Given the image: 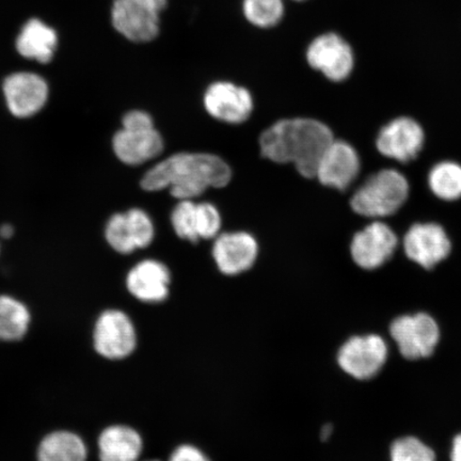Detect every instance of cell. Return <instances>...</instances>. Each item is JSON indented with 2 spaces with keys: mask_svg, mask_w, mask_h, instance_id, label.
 Returning a JSON list of instances; mask_svg holds the SVG:
<instances>
[{
  "mask_svg": "<svg viewBox=\"0 0 461 461\" xmlns=\"http://www.w3.org/2000/svg\"><path fill=\"white\" fill-rule=\"evenodd\" d=\"M334 141L330 126L308 118L280 120L259 138L265 158L294 164L305 178H314L322 155Z\"/></svg>",
  "mask_w": 461,
  "mask_h": 461,
  "instance_id": "obj_1",
  "label": "cell"
},
{
  "mask_svg": "<svg viewBox=\"0 0 461 461\" xmlns=\"http://www.w3.org/2000/svg\"><path fill=\"white\" fill-rule=\"evenodd\" d=\"M230 176L229 165L214 154L177 153L149 169L140 185L151 193L168 188L178 200H193L211 187L227 186Z\"/></svg>",
  "mask_w": 461,
  "mask_h": 461,
  "instance_id": "obj_2",
  "label": "cell"
},
{
  "mask_svg": "<svg viewBox=\"0 0 461 461\" xmlns=\"http://www.w3.org/2000/svg\"><path fill=\"white\" fill-rule=\"evenodd\" d=\"M411 185L402 172L384 169L374 173L356 190L351 209L362 217L378 219L396 214L406 203Z\"/></svg>",
  "mask_w": 461,
  "mask_h": 461,
  "instance_id": "obj_3",
  "label": "cell"
},
{
  "mask_svg": "<svg viewBox=\"0 0 461 461\" xmlns=\"http://www.w3.org/2000/svg\"><path fill=\"white\" fill-rule=\"evenodd\" d=\"M168 0H113V26L135 43L153 41L160 32V14Z\"/></svg>",
  "mask_w": 461,
  "mask_h": 461,
  "instance_id": "obj_4",
  "label": "cell"
},
{
  "mask_svg": "<svg viewBox=\"0 0 461 461\" xmlns=\"http://www.w3.org/2000/svg\"><path fill=\"white\" fill-rule=\"evenodd\" d=\"M389 332L407 360L429 358L435 353L441 336L434 317L423 312L396 317Z\"/></svg>",
  "mask_w": 461,
  "mask_h": 461,
  "instance_id": "obj_5",
  "label": "cell"
},
{
  "mask_svg": "<svg viewBox=\"0 0 461 461\" xmlns=\"http://www.w3.org/2000/svg\"><path fill=\"white\" fill-rule=\"evenodd\" d=\"M50 95L49 83L37 73L15 72L3 83L5 107L16 119L36 117L48 105Z\"/></svg>",
  "mask_w": 461,
  "mask_h": 461,
  "instance_id": "obj_6",
  "label": "cell"
},
{
  "mask_svg": "<svg viewBox=\"0 0 461 461\" xmlns=\"http://www.w3.org/2000/svg\"><path fill=\"white\" fill-rule=\"evenodd\" d=\"M388 345L377 334L355 336L338 353V365L357 380L372 379L383 370L388 359Z\"/></svg>",
  "mask_w": 461,
  "mask_h": 461,
  "instance_id": "obj_7",
  "label": "cell"
},
{
  "mask_svg": "<svg viewBox=\"0 0 461 461\" xmlns=\"http://www.w3.org/2000/svg\"><path fill=\"white\" fill-rule=\"evenodd\" d=\"M94 343L97 354L109 360H122L134 353L137 332L134 322L123 311L111 309L96 320Z\"/></svg>",
  "mask_w": 461,
  "mask_h": 461,
  "instance_id": "obj_8",
  "label": "cell"
},
{
  "mask_svg": "<svg viewBox=\"0 0 461 461\" xmlns=\"http://www.w3.org/2000/svg\"><path fill=\"white\" fill-rule=\"evenodd\" d=\"M402 247L411 261L429 270L451 255L452 241L440 224L414 223L403 236Z\"/></svg>",
  "mask_w": 461,
  "mask_h": 461,
  "instance_id": "obj_9",
  "label": "cell"
},
{
  "mask_svg": "<svg viewBox=\"0 0 461 461\" xmlns=\"http://www.w3.org/2000/svg\"><path fill=\"white\" fill-rule=\"evenodd\" d=\"M399 238L393 229L383 221H373L354 235L350 255L357 267L374 270L384 267L393 257Z\"/></svg>",
  "mask_w": 461,
  "mask_h": 461,
  "instance_id": "obj_10",
  "label": "cell"
},
{
  "mask_svg": "<svg viewBox=\"0 0 461 461\" xmlns=\"http://www.w3.org/2000/svg\"><path fill=\"white\" fill-rule=\"evenodd\" d=\"M309 66L334 83L343 82L353 72L355 58L350 45L339 34L315 38L307 50Z\"/></svg>",
  "mask_w": 461,
  "mask_h": 461,
  "instance_id": "obj_11",
  "label": "cell"
},
{
  "mask_svg": "<svg viewBox=\"0 0 461 461\" xmlns=\"http://www.w3.org/2000/svg\"><path fill=\"white\" fill-rule=\"evenodd\" d=\"M425 143V132L417 120L399 117L379 131L376 148L383 157L411 163L419 157Z\"/></svg>",
  "mask_w": 461,
  "mask_h": 461,
  "instance_id": "obj_12",
  "label": "cell"
},
{
  "mask_svg": "<svg viewBox=\"0 0 461 461\" xmlns=\"http://www.w3.org/2000/svg\"><path fill=\"white\" fill-rule=\"evenodd\" d=\"M360 171L357 149L348 142L334 140L322 155L315 177L321 185L344 192L357 180Z\"/></svg>",
  "mask_w": 461,
  "mask_h": 461,
  "instance_id": "obj_13",
  "label": "cell"
},
{
  "mask_svg": "<svg viewBox=\"0 0 461 461\" xmlns=\"http://www.w3.org/2000/svg\"><path fill=\"white\" fill-rule=\"evenodd\" d=\"M204 107L212 118L229 124L249 119L253 99L249 90L230 82H217L206 89Z\"/></svg>",
  "mask_w": 461,
  "mask_h": 461,
  "instance_id": "obj_14",
  "label": "cell"
},
{
  "mask_svg": "<svg viewBox=\"0 0 461 461\" xmlns=\"http://www.w3.org/2000/svg\"><path fill=\"white\" fill-rule=\"evenodd\" d=\"M258 253L257 240L249 233L219 234L212 247L217 267L223 275L236 276L255 265Z\"/></svg>",
  "mask_w": 461,
  "mask_h": 461,
  "instance_id": "obj_15",
  "label": "cell"
},
{
  "mask_svg": "<svg viewBox=\"0 0 461 461\" xmlns=\"http://www.w3.org/2000/svg\"><path fill=\"white\" fill-rule=\"evenodd\" d=\"M171 275L157 259L137 263L126 276L125 285L131 296L144 303H158L169 296Z\"/></svg>",
  "mask_w": 461,
  "mask_h": 461,
  "instance_id": "obj_16",
  "label": "cell"
},
{
  "mask_svg": "<svg viewBox=\"0 0 461 461\" xmlns=\"http://www.w3.org/2000/svg\"><path fill=\"white\" fill-rule=\"evenodd\" d=\"M112 144L115 158L128 166L142 165L164 151L163 137L155 128L120 129L113 135Z\"/></svg>",
  "mask_w": 461,
  "mask_h": 461,
  "instance_id": "obj_17",
  "label": "cell"
},
{
  "mask_svg": "<svg viewBox=\"0 0 461 461\" xmlns=\"http://www.w3.org/2000/svg\"><path fill=\"white\" fill-rule=\"evenodd\" d=\"M100 461H138L143 451L142 438L126 425H113L104 429L97 441Z\"/></svg>",
  "mask_w": 461,
  "mask_h": 461,
  "instance_id": "obj_18",
  "label": "cell"
},
{
  "mask_svg": "<svg viewBox=\"0 0 461 461\" xmlns=\"http://www.w3.org/2000/svg\"><path fill=\"white\" fill-rule=\"evenodd\" d=\"M15 45L22 57L46 65L53 60L58 45L57 32L44 22L32 19L23 26Z\"/></svg>",
  "mask_w": 461,
  "mask_h": 461,
  "instance_id": "obj_19",
  "label": "cell"
},
{
  "mask_svg": "<svg viewBox=\"0 0 461 461\" xmlns=\"http://www.w3.org/2000/svg\"><path fill=\"white\" fill-rule=\"evenodd\" d=\"M38 461H86L88 449L77 434L57 430L46 435L40 442Z\"/></svg>",
  "mask_w": 461,
  "mask_h": 461,
  "instance_id": "obj_20",
  "label": "cell"
},
{
  "mask_svg": "<svg viewBox=\"0 0 461 461\" xmlns=\"http://www.w3.org/2000/svg\"><path fill=\"white\" fill-rule=\"evenodd\" d=\"M32 314L24 303L10 295H0V341H20L28 332Z\"/></svg>",
  "mask_w": 461,
  "mask_h": 461,
  "instance_id": "obj_21",
  "label": "cell"
},
{
  "mask_svg": "<svg viewBox=\"0 0 461 461\" xmlns=\"http://www.w3.org/2000/svg\"><path fill=\"white\" fill-rule=\"evenodd\" d=\"M428 183L438 199L446 202L461 199V165L452 160L440 161L430 169Z\"/></svg>",
  "mask_w": 461,
  "mask_h": 461,
  "instance_id": "obj_22",
  "label": "cell"
},
{
  "mask_svg": "<svg viewBox=\"0 0 461 461\" xmlns=\"http://www.w3.org/2000/svg\"><path fill=\"white\" fill-rule=\"evenodd\" d=\"M243 14L251 25L273 28L285 16V0H243Z\"/></svg>",
  "mask_w": 461,
  "mask_h": 461,
  "instance_id": "obj_23",
  "label": "cell"
},
{
  "mask_svg": "<svg viewBox=\"0 0 461 461\" xmlns=\"http://www.w3.org/2000/svg\"><path fill=\"white\" fill-rule=\"evenodd\" d=\"M104 238L108 246L120 255H131L137 250L124 212H115L109 217L104 228Z\"/></svg>",
  "mask_w": 461,
  "mask_h": 461,
  "instance_id": "obj_24",
  "label": "cell"
},
{
  "mask_svg": "<svg viewBox=\"0 0 461 461\" xmlns=\"http://www.w3.org/2000/svg\"><path fill=\"white\" fill-rule=\"evenodd\" d=\"M171 223L178 238L198 243L197 203L193 200H180L172 211Z\"/></svg>",
  "mask_w": 461,
  "mask_h": 461,
  "instance_id": "obj_25",
  "label": "cell"
},
{
  "mask_svg": "<svg viewBox=\"0 0 461 461\" xmlns=\"http://www.w3.org/2000/svg\"><path fill=\"white\" fill-rule=\"evenodd\" d=\"M391 461H436L434 449L430 448L419 438L407 436L392 443L390 448Z\"/></svg>",
  "mask_w": 461,
  "mask_h": 461,
  "instance_id": "obj_26",
  "label": "cell"
},
{
  "mask_svg": "<svg viewBox=\"0 0 461 461\" xmlns=\"http://www.w3.org/2000/svg\"><path fill=\"white\" fill-rule=\"evenodd\" d=\"M130 233L136 249H144L152 244L155 228L151 217L141 209H131L124 212Z\"/></svg>",
  "mask_w": 461,
  "mask_h": 461,
  "instance_id": "obj_27",
  "label": "cell"
},
{
  "mask_svg": "<svg viewBox=\"0 0 461 461\" xmlns=\"http://www.w3.org/2000/svg\"><path fill=\"white\" fill-rule=\"evenodd\" d=\"M221 229V216L214 204L197 203V230L200 240L216 239Z\"/></svg>",
  "mask_w": 461,
  "mask_h": 461,
  "instance_id": "obj_28",
  "label": "cell"
},
{
  "mask_svg": "<svg viewBox=\"0 0 461 461\" xmlns=\"http://www.w3.org/2000/svg\"><path fill=\"white\" fill-rule=\"evenodd\" d=\"M154 128L151 115L142 111H131L126 113L122 119V129L144 130Z\"/></svg>",
  "mask_w": 461,
  "mask_h": 461,
  "instance_id": "obj_29",
  "label": "cell"
},
{
  "mask_svg": "<svg viewBox=\"0 0 461 461\" xmlns=\"http://www.w3.org/2000/svg\"><path fill=\"white\" fill-rule=\"evenodd\" d=\"M169 461H211L197 447L182 445L170 455Z\"/></svg>",
  "mask_w": 461,
  "mask_h": 461,
  "instance_id": "obj_30",
  "label": "cell"
},
{
  "mask_svg": "<svg viewBox=\"0 0 461 461\" xmlns=\"http://www.w3.org/2000/svg\"><path fill=\"white\" fill-rule=\"evenodd\" d=\"M451 461H461V434H458L454 438L451 451Z\"/></svg>",
  "mask_w": 461,
  "mask_h": 461,
  "instance_id": "obj_31",
  "label": "cell"
},
{
  "mask_svg": "<svg viewBox=\"0 0 461 461\" xmlns=\"http://www.w3.org/2000/svg\"><path fill=\"white\" fill-rule=\"evenodd\" d=\"M15 230L13 224L5 223L0 227V238L4 240H10L14 235Z\"/></svg>",
  "mask_w": 461,
  "mask_h": 461,
  "instance_id": "obj_32",
  "label": "cell"
},
{
  "mask_svg": "<svg viewBox=\"0 0 461 461\" xmlns=\"http://www.w3.org/2000/svg\"><path fill=\"white\" fill-rule=\"evenodd\" d=\"M333 432V426L331 424H327L324 428L321 429V438L322 441H327L330 439V436Z\"/></svg>",
  "mask_w": 461,
  "mask_h": 461,
  "instance_id": "obj_33",
  "label": "cell"
},
{
  "mask_svg": "<svg viewBox=\"0 0 461 461\" xmlns=\"http://www.w3.org/2000/svg\"><path fill=\"white\" fill-rule=\"evenodd\" d=\"M294 2H303V0H294Z\"/></svg>",
  "mask_w": 461,
  "mask_h": 461,
  "instance_id": "obj_34",
  "label": "cell"
},
{
  "mask_svg": "<svg viewBox=\"0 0 461 461\" xmlns=\"http://www.w3.org/2000/svg\"><path fill=\"white\" fill-rule=\"evenodd\" d=\"M147 461H159V460H147Z\"/></svg>",
  "mask_w": 461,
  "mask_h": 461,
  "instance_id": "obj_35",
  "label": "cell"
}]
</instances>
